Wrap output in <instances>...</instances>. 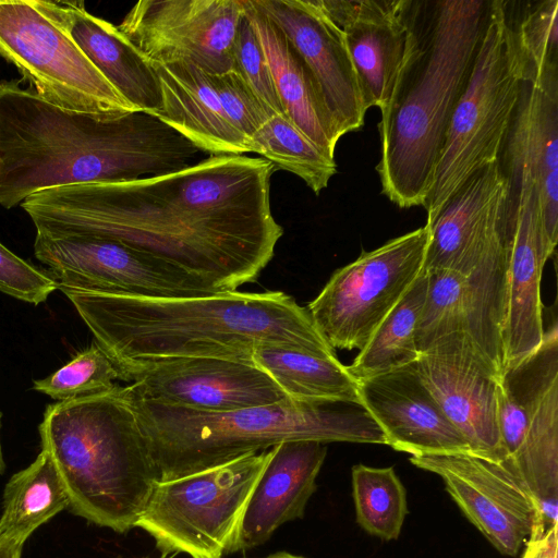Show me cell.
Listing matches in <instances>:
<instances>
[{"label": "cell", "mask_w": 558, "mask_h": 558, "mask_svg": "<svg viewBox=\"0 0 558 558\" xmlns=\"http://www.w3.org/2000/svg\"><path fill=\"white\" fill-rule=\"evenodd\" d=\"M341 29L367 109L391 95L408 39L409 0H319Z\"/></svg>", "instance_id": "22"}, {"label": "cell", "mask_w": 558, "mask_h": 558, "mask_svg": "<svg viewBox=\"0 0 558 558\" xmlns=\"http://www.w3.org/2000/svg\"><path fill=\"white\" fill-rule=\"evenodd\" d=\"M252 362L292 400L361 405L359 383L337 354L260 345Z\"/></svg>", "instance_id": "27"}, {"label": "cell", "mask_w": 558, "mask_h": 558, "mask_svg": "<svg viewBox=\"0 0 558 558\" xmlns=\"http://www.w3.org/2000/svg\"><path fill=\"white\" fill-rule=\"evenodd\" d=\"M244 0H142L118 25L151 63L190 62L217 75L234 66Z\"/></svg>", "instance_id": "13"}, {"label": "cell", "mask_w": 558, "mask_h": 558, "mask_svg": "<svg viewBox=\"0 0 558 558\" xmlns=\"http://www.w3.org/2000/svg\"><path fill=\"white\" fill-rule=\"evenodd\" d=\"M499 162L508 179L534 183L550 258L558 240V70L523 83Z\"/></svg>", "instance_id": "19"}, {"label": "cell", "mask_w": 558, "mask_h": 558, "mask_svg": "<svg viewBox=\"0 0 558 558\" xmlns=\"http://www.w3.org/2000/svg\"><path fill=\"white\" fill-rule=\"evenodd\" d=\"M263 558H305V557L299 556V555H294V554H291V553H288V551H278V553L268 555V556L263 557Z\"/></svg>", "instance_id": "39"}, {"label": "cell", "mask_w": 558, "mask_h": 558, "mask_svg": "<svg viewBox=\"0 0 558 558\" xmlns=\"http://www.w3.org/2000/svg\"><path fill=\"white\" fill-rule=\"evenodd\" d=\"M59 289L117 367L179 357L253 363L260 345L336 354L307 308L282 291L140 298Z\"/></svg>", "instance_id": "3"}, {"label": "cell", "mask_w": 558, "mask_h": 558, "mask_svg": "<svg viewBox=\"0 0 558 558\" xmlns=\"http://www.w3.org/2000/svg\"><path fill=\"white\" fill-rule=\"evenodd\" d=\"M326 454L325 444L315 440H290L271 448L247 501L234 553L266 543L279 526L303 518Z\"/></svg>", "instance_id": "23"}, {"label": "cell", "mask_w": 558, "mask_h": 558, "mask_svg": "<svg viewBox=\"0 0 558 558\" xmlns=\"http://www.w3.org/2000/svg\"><path fill=\"white\" fill-rule=\"evenodd\" d=\"M505 12L523 81L531 82L544 72L558 70V1L520 3Z\"/></svg>", "instance_id": "32"}, {"label": "cell", "mask_w": 558, "mask_h": 558, "mask_svg": "<svg viewBox=\"0 0 558 558\" xmlns=\"http://www.w3.org/2000/svg\"><path fill=\"white\" fill-rule=\"evenodd\" d=\"M557 534V524L547 527L542 520H537L524 543L521 558H558Z\"/></svg>", "instance_id": "37"}, {"label": "cell", "mask_w": 558, "mask_h": 558, "mask_svg": "<svg viewBox=\"0 0 558 558\" xmlns=\"http://www.w3.org/2000/svg\"><path fill=\"white\" fill-rule=\"evenodd\" d=\"M210 78L227 119L248 141L269 118L263 105L234 68Z\"/></svg>", "instance_id": "35"}, {"label": "cell", "mask_w": 558, "mask_h": 558, "mask_svg": "<svg viewBox=\"0 0 558 558\" xmlns=\"http://www.w3.org/2000/svg\"><path fill=\"white\" fill-rule=\"evenodd\" d=\"M72 33L84 53L128 102L153 114L160 111L161 90L154 65L118 26L89 13L83 2Z\"/></svg>", "instance_id": "26"}, {"label": "cell", "mask_w": 558, "mask_h": 558, "mask_svg": "<svg viewBox=\"0 0 558 558\" xmlns=\"http://www.w3.org/2000/svg\"><path fill=\"white\" fill-rule=\"evenodd\" d=\"M286 35L311 71L340 135L364 124L360 82L343 34L319 0H253Z\"/></svg>", "instance_id": "18"}, {"label": "cell", "mask_w": 558, "mask_h": 558, "mask_svg": "<svg viewBox=\"0 0 558 558\" xmlns=\"http://www.w3.org/2000/svg\"><path fill=\"white\" fill-rule=\"evenodd\" d=\"M59 289V283L0 242V292L21 301L40 304Z\"/></svg>", "instance_id": "36"}, {"label": "cell", "mask_w": 558, "mask_h": 558, "mask_svg": "<svg viewBox=\"0 0 558 558\" xmlns=\"http://www.w3.org/2000/svg\"><path fill=\"white\" fill-rule=\"evenodd\" d=\"M244 5L265 52L283 114L327 156L335 158L341 135L311 71L281 29L253 0H244Z\"/></svg>", "instance_id": "25"}, {"label": "cell", "mask_w": 558, "mask_h": 558, "mask_svg": "<svg viewBox=\"0 0 558 558\" xmlns=\"http://www.w3.org/2000/svg\"><path fill=\"white\" fill-rule=\"evenodd\" d=\"M427 292V275L412 284L379 324L353 362L347 366L356 379H367L417 361L416 326Z\"/></svg>", "instance_id": "29"}, {"label": "cell", "mask_w": 558, "mask_h": 558, "mask_svg": "<svg viewBox=\"0 0 558 558\" xmlns=\"http://www.w3.org/2000/svg\"><path fill=\"white\" fill-rule=\"evenodd\" d=\"M410 462L439 475L463 514L502 555L515 556L542 520L509 459L451 453L411 457Z\"/></svg>", "instance_id": "15"}, {"label": "cell", "mask_w": 558, "mask_h": 558, "mask_svg": "<svg viewBox=\"0 0 558 558\" xmlns=\"http://www.w3.org/2000/svg\"><path fill=\"white\" fill-rule=\"evenodd\" d=\"M35 257L59 288L140 298H195L223 291L166 262L95 236L36 234Z\"/></svg>", "instance_id": "11"}, {"label": "cell", "mask_w": 558, "mask_h": 558, "mask_svg": "<svg viewBox=\"0 0 558 558\" xmlns=\"http://www.w3.org/2000/svg\"><path fill=\"white\" fill-rule=\"evenodd\" d=\"M416 368L472 454L506 460L498 427L499 375L473 341L462 332L441 337L420 353Z\"/></svg>", "instance_id": "16"}, {"label": "cell", "mask_w": 558, "mask_h": 558, "mask_svg": "<svg viewBox=\"0 0 558 558\" xmlns=\"http://www.w3.org/2000/svg\"><path fill=\"white\" fill-rule=\"evenodd\" d=\"M352 496L357 524L383 541L399 537L408 514L407 490L392 466H352Z\"/></svg>", "instance_id": "31"}, {"label": "cell", "mask_w": 558, "mask_h": 558, "mask_svg": "<svg viewBox=\"0 0 558 558\" xmlns=\"http://www.w3.org/2000/svg\"><path fill=\"white\" fill-rule=\"evenodd\" d=\"M429 229L423 227L389 240L338 268L307 311L328 343L359 351L425 272Z\"/></svg>", "instance_id": "10"}, {"label": "cell", "mask_w": 558, "mask_h": 558, "mask_svg": "<svg viewBox=\"0 0 558 558\" xmlns=\"http://www.w3.org/2000/svg\"><path fill=\"white\" fill-rule=\"evenodd\" d=\"M136 395L198 412L221 413L290 398L251 362L221 357L138 361L117 367Z\"/></svg>", "instance_id": "14"}, {"label": "cell", "mask_w": 558, "mask_h": 558, "mask_svg": "<svg viewBox=\"0 0 558 558\" xmlns=\"http://www.w3.org/2000/svg\"><path fill=\"white\" fill-rule=\"evenodd\" d=\"M4 471V461L2 457V450H1V442H0V474H2Z\"/></svg>", "instance_id": "40"}, {"label": "cell", "mask_w": 558, "mask_h": 558, "mask_svg": "<svg viewBox=\"0 0 558 558\" xmlns=\"http://www.w3.org/2000/svg\"><path fill=\"white\" fill-rule=\"evenodd\" d=\"M361 407L377 422L387 445L411 457L472 453L421 380L416 361L357 380Z\"/></svg>", "instance_id": "20"}, {"label": "cell", "mask_w": 558, "mask_h": 558, "mask_svg": "<svg viewBox=\"0 0 558 558\" xmlns=\"http://www.w3.org/2000/svg\"><path fill=\"white\" fill-rule=\"evenodd\" d=\"M84 1L0 0V58L45 101L109 119L137 111L98 71L73 37Z\"/></svg>", "instance_id": "8"}, {"label": "cell", "mask_w": 558, "mask_h": 558, "mask_svg": "<svg viewBox=\"0 0 558 558\" xmlns=\"http://www.w3.org/2000/svg\"><path fill=\"white\" fill-rule=\"evenodd\" d=\"M523 83L505 1H489L473 69L451 116L423 206L426 221L470 177L499 160Z\"/></svg>", "instance_id": "7"}, {"label": "cell", "mask_w": 558, "mask_h": 558, "mask_svg": "<svg viewBox=\"0 0 558 558\" xmlns=\"http://www.w3.org/2000/svg\"><path fill=\"white\" fill-rule=\"evenodd\" d=\"M425 271H471L510 238V182L499 160L470 177L426 221Z\"/></svg>", "instance_id": "17"}, {"label": "cell", "mask_w": 558, "mask_h": 558, "mask_svg": "<svg viewBox=\"0 0 558 558\" xmlns=\"http://www.w3.org/2000/svg\"><path fill=\"white\" fill-rule=\"evenodd\" d=\"M275 170L260 157L210 155L158 177L45 190L20 206L36 234L111 240L234 291L258 278L283 234L270 208Z\"/></svg>", "instance_id": "1"}, {"label": "cell", "mask_w": 558, "mask_h": 558, "mask_svg": "<svg viewBox=\"0 0 558 558\" xmlns=\"http://www.w3.org/2000/svg\"><path fill=\"white\" fill-rule=\"evenodd\" d=\"M71 511L101 527H135L159 481L121 386L49 404L39 425Z\"/></svg>", "instance_id": "6"}, {"label": "cell", "mask_w": 558, "mask_h": 558, "mask_svg": "<svg viewBox=\"0 0 558 558\" xmlns=\"http://www.w3.org/2000/svg\"><path fill=\"white\" fill-rule=\"evenodd\" d=\"M510 242L511 229L509 240L468 274L446 269L425 271L427 292L415 335L420 353L441 337L462 332L500 376Z\"/></svg>", "instance_id": "12"}, {"label": "cell", "mask_w": 558, "mask_h": 558, "mask_svg": "<svg viewBox=\"0 0 558 558\" xmlns=\"http://www.w3.org/2000/svg\"><path fill=\"white\" fill-rule=\"evenodd\" d=\"M159 481L216 468L290 440L387 445L361 405L283 402L209 413L143 398L124 386Z\"/></svg>", "instance_id": "5"}, {"label": "cell", "mask_w": 558, "mask_h": 558, "mask_svg": "<svg viewBox=\"0 0 558 558\" xmlns=\"http://www.w3.org/2000/svg\"><path fill=\"white\" fill-rule=\"evenodd\" d=\"M23 545L0 534V558H21Z\"/></svg>", "instance_id": "38"}, {"label": "cell", "mask_w": 558, "mask_h": 558, "mask_svg": "<svg viewBox=\"0 0 558 558\" xmlns=\"http://www.w3.org/2000/svg\"><path fill=\"white\" fill-rule=\"evenodd\" d=\"M69 506L58 469L49 452L41 448L37 458L5 485L0 534L25 544L40 525Z\"/></svg>", "instance_id": "28"}, {"label": "cell", "mask_w": 558, "mask_h": 558, "mask_svg": "<svg viewBox=\"0 0 558 558\" xmlns=\"http://www.w3.org/2000/svg\"><path fill=\"white\" fill-rule=\"evenodd\" d=\"M271 448L169 481H158L135 527L163 557L223 558L234 553L250 496Z\"/></svg>", "instance_id": "9"}, {"label": "cell", "mask_w": 558, "mask_h": 558, "mask_svg": "<svg viewBox=\"0 0 558 558\" xmlns=\"http://www.w3.org/2000/svg\"><path fill=\"white\" fill-rule=\"evenodd\" d=\"M114 379H120L117 366L94 343L48 377L35 380L33 388L54 400L64 401L110 390Z\"/></svg>", "instance_id": "33"}, {"label": "cell", "mask_w": 558, "mask_h": 558, "mask_svg": "<svg viewBox=\"0 0 558 558\" xmlns=\"http://www.w3.org/2000/svg\"><path fill=\"white\" fill-rule=\"evenodd\" d=\"M488 9L484 0H409L407 47L380 109L376 167L381 192L401 208L425 204Z\"/></svg>", "instance_id": "4"}, {"label": "cell", "mask_w": 558, "mask_h": 558, "mask_svg": "<svg viewBox=\"0 0 558 558\" xmlns=\"http://www.w3.org/2000/svg\"><path fill=\"white\" fill-rule=\"evenodd\" d=\"M248 153L301 178L318 195L337 171L327 156L284 114L269 117L248 138Z\"/></svg>", "instance_id": "30"}, {"label": "cell", "mask_w": 558, "mask_h": 558, "mask_svg": "<svg viewBox=\"0 0 558 558\" xmlns=\"http://www.w3.org/2000/svg\"><path fill=\"white\" fill-rule=\"evenodd\" d=\"M206 153L157 116L66 111L22 80L0 81V206L53 187L128 182L190 167Z\"/></svg>", "instance_id": "2"}, {"label": "cell", "mask_w": 558, "mask_h": 558, "mask_svg": "<svg viewBox=\"0 0 558 558\" xmlns=\"http://www.w3.org/2000/svg\"><path fill=\"white\" fill-rule=\"evenodd\" d=\"M233 62L267 114H283L265 52L245 11L236 33Z\"/></svg>", "instance_id": "34"}, {"label": "cell", "mask_w": 558, "mask_h": 558, "mask_svg": "<svg viewBox=\"0 0 558 558\" xmlns=\"http://www.w3.org/2000/svg\"><path fill=\"white\" fill-rule=\"evenodd\" d=\"M510 182V257L504 327V367L535 350L544 337L541 282L549 259L544 245L534 183Z\"/></svg>", "instance_id": "21"}, {"label": "cell", "mask_w": 558, "mask_h": 558, "mask_svg": "<svg viewBox=\"0 0 558 558\" xmlns=\"http://www.w3.org/2000/svg\"><path fill=\"white\" fill-rule=\"evenodd\" d=\"M153 65L161 90L155 116L209 156L248 153V141L227 119L209 73L190 62Z\"/></svg>", "instance_id": "24"}]
</instances>
